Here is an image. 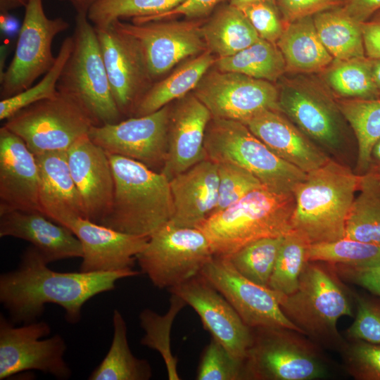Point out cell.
<instances>
[{
    "label": "cell",
    "mask_w": 380,
    "mask_h": 380,
    "mask_svg": "<svg viewBox=\"0 0 380 380\" xmlns=\"http://www.w3.org/2000/svg\"><path fill=\"white\" fill-rule=\"evenodd\" d=\"M196 379H245L244 360L232 356L220 343L212 338L203 352Z\"/></svg>",
    "instance_id": "7bdbcfd3"
},
{
    "label": "cell",
    "mask_w": 380,
    "mask_h": 380,
    "mask_svg": "<svg viewBox=\"0 0 380 380\" xmlns=\"http://www.w3.org/2000/svg\"><path fill=\"white\" fill-rule=\"evenodd\" d=\"M212 118L208 108L194 94L171 106L167 151L161 170L169 180L206 159L204 141Z\"/></svg>",
    "instance_id": "44dd1931"
},
{
    "label": "cell",
    "mask_w": 380,
    "mask_h": 380,
    "mask_svg": "<svg viewBox=\"0 0 380 380\" xmlns=\"http://www.w3.org/2000/svg\"><path fill=\"white\" fill-rule=\"evenodd\" d=\"M338 108L352 128L357 141L355 172L364 175L374 145L380 139V98L376 99H340Z\"/></svg>",
    "instance_id": "836d02e7"
},
{
    "label": "cell",
    "mask_w": 380,
    "mask_h": 380,
    "mask_svg": "<svg viewBox=\"0 0 380 380\" xmlns=\"http://www.w3.org/2000/svg\"><path fill=\"white\" fill-rule=\"evenodd\" d=\"M66 152L70 173L80 194L86 217L101 224L110 210L114 192L108 156L88 134L78 139Z\"/></svg>",
    "instance_id": "7402d4cb"
},
{
    "label": "cell",
    "mask_w": 380,
    "mask_h": 380,
    "mask_svg": "<svg viewBox=\"0 0 380 380\" xmlns=\"http://www.w3.org/2000/svg\"><path fill=\"white\" fill-rule=\"evenodd\" d=\"M168 291L194 310L212 338L234 357L245 360L253 342V329L201 274Z\"/></svg>",
    "instance_id": "ac0fdd59"
},
{
    "label": "cell",
    "mask_w": 380,
    "mask_h": 380,
    "mask_svg": "<svg viewBox=\"0 0 380 380\" xmlns=\"http://www.w3.org/2000/svg\"><path fill=\"white\" fill-rule=\"evenodd\" d=\"M327 84L346 99H376L380 94L374 82L370 59L367 57L334 60L324 70Z\"/></svg>",
    "instance_id": "d590c367"
},
{
    "label": "cell",
    "mask_w": 380,
    "mask_h": 380,
    "mask_svg": "<svg viewBox=\"0 0 380 380\" xmlns=\"http://www.w3.org/2000/svg\"><path fill=\"white\" fill-rule=\"evenodd\" d=\"M365 174L380 179V139L372 148L367 170Z\"/></svg>",
    "instance_id": "db71d44e"
},
{
    "label": "cell",
    "mask_w": 380,
    "mask_h": 380,
    "mask_svg": "<svg viewBox=\"0 0 380 380\" xmlns=\"http://www.w3.org/2000/svg\"><path fill=\"white\" fill-rule=\"evenodd\" d=\"M341 281L332 264L308 261L293 293H276L282 311L303 334L319 346L339 353L347 341L337 322L343 316L353 317L354 298Z\"/></svg>",
    "instance_id": "3957f363"
},
{
    "label": "cell",
    "mask_w": 380,
    "mask_h": 380,
    "mask_svg": "<svg viewBox=\"0 0 380 380\" xmlns=\"http://www.w3.org/2000/svg\"><path fill=\"white\" fill-rule=\"evenodd\" d=\"M284 237L259 239L224 257L243 277L268 287Z\"/></svg>",
    "instance_id": "74e56055"
},
{
    "label": "cell",
    "mask_w": 380,
    "mask_h": 380,
    "mask_svg": "<svg viewBox=\"0 0 380 380\" xmlns=\"http://www.w3.org/2000/svg\"><path fill=\"white\" fill-rule=\"evenodd\" d=\"M35 157L39 175L41 212L65 227L75 219L87 218L80 194L70 173L67 152H49Z\"/></svg>",
    "instance_id": "4316f807"
},
{
    "label": "cell",
    "mask_w": 380,
    "mask_h": 380,
    "mask_svg": "<svg viewBox=\"0 0 380 380\" xmlns=\"http://www.w3.org/2000/svg\"><path fill=\"white\" fill-rule=\"evenodd\" d=\"M80 241L83 255L80 271L113 272L132 269L148 238L117 231L80 217L67 226Z\"/></svg>",
    "instance_id": "603a6c76"
},
{
    "label": "cell",
    "mask_w": 380,
    "mask_h": 380,
    "mask_svg": "<svg viewBox=\"0 0 380 380\" xmlns=\"http://www.w3.org/2000/svg\"><path fill=\"white\" fill-rule=\"evenodd\" d=\"M308 261H319L356 268L380 266V244L343 238L310 244Z\"/></svg>",
    "instance_id": "f35d334b"
},
{
    "label": "cell",
    "mask_w": 380,
    "mask_h": 380,
    "mask_svg": "<svg viewBox=\"0 0 380 380\" xmlns=\"http://www.w3.org/2000/svg\"><path fill=\"white\" fill-rule=\"evenodd\" d=\"M294 206L293 193L262 186L197 228L209 239L214 255L227 256L257 239L286 235L291 231Z\"/></svg>",
    "instance_id": "5b68a950"
},
{
    "label": "cell",
    "mask_w": 380,
    "mask_h": 380,
    "mask_svg": "<svg viewBox=\"0 0 380 380\" xmlns=\"http://www.w3.org/2000/svg\"><path fill=\"white\" fill-rule=\"evenodd\" d=\"M218 184L217 165L208 159L172 178L174 213L170 222L181 227L197 228L215 208Z\"/></svg>",
    "instance_id": "484cf974"
},
{
    "label": "cell",
    "mask_w": 380,
    "mask_h": 380,
    "mask_svg": "<svg viewBox=\"0 0 380 380\" xmlns=\"http://www.w3.org/2000/svg\"><path fill=\"white\" fill-rule=\"evenodd\" d=\"M108 154V153H107ZM114 179L110 210L101 222L124 233L149 237L173 216L170 180L135 160L108 154Z\"/></svg>",
    "instance_id": "277c9868"
},
{
    "label": "cell",
    "mask_w": 380,
    "mask_h": 380,
    "mask_svg": "<svg viewBox=\"0 0 380 380\" xmlns=\"http://www.w3.org/2000/svg\"><path fill=\"white\" fill-rule=\"evenodd\" d=\"M310 243L291 230L284 236L268 288L281 295H290L298 288L300 275L308 262Z\"/></svg>",
    "instance_id": "ab89813d"
},
{
    "label": "cell",
    "mask_w": 380,
    "mask_h": 380,
    "mask_svg": "<svg viewBox=\"0 0 380 380\" xmlns=\"http://www.w3.org/2000/svg\"><path fill=\"white\" fill-rule=\"evenodd\" d=\"M95 27L111 91L123 114H131L153 82L133 39L110 25Z\"/></svg>",
    "instance_id": "d6986e66"
},
{
    "label": "cell",
    "mask_w": 380,
    "mask_h": 380,
    "mask_svg": "<svg viewBox=\"0 0 380 380\" xmlns=\"http://www.w3.org/2000/svg\"><path fill=\"white\" fill-rule=\"evenodd\" d=\"M213 256L210 241L201 229L169 222L149 236L136 260L155 286L170 289L198 275Z\"/></svg>",
    "instance_id": "9c48e42d"
},
{
    "label": "cell",
    "mask_w": 380,
    "mask_h": 380,
    "mask_svg": "<svg viewBox=\"0 0 380 380\" xmlns=\"http://www.w3.org/2000/svg\"><path fill=\"white\" fill-rule=\"evenodd\" d=\"M243 123L276 155L306 174L331 158L279 110H265Z\"/></svg>",
    "instance_id": "cb8c5ba5"
},
{
    "label": "cell",
    "mask_w": 380,
    "mask_h": 380,
    "mask_svg": "<svg viewBox=\"0 0 380 380\" xmlns=\"http://www.w3.org/2000/svg\"><path fill=\"white\" fill-rule=\"evenodd\" d=\"M111 25L135 42L153 81L183 60L207 50L201 25L195 20L127 23L118 20Z\"/></svg>",
    "instance_id": "4fadbf2b"
},
{
    "label": "cell",
    "mask_w": 380,
    "mask_h": 380,
    "mask_svg": "<svg viewBox=\"0 0 380 380\" xmlns=\"http://www.w3.org/2000/svg\"><path fill=\"white\" fill-rule=\"evenodd\" d=\"M28 0H0V11L1 14H6L9 11L25 7Z\"/></svg>",
    "instance_id": "9f6ffc18"
},
{
    "label": "cell",
    "mask_w": 380,
    "mask_h": 380,
    "mask_svg": "<svg viewBox=\"0 0 380 380\" xmlns=\"http://www.w3.org/2000/svg\"><path fill=\"white\" fill-rule=\"evenodd\" d=\"M366 57L380 58V10L361 23Z\"/></svg>",
    "instance_id": "816d5d0a"
},
{
    "label": "cell",
    "mask_w": 380,
    "mask_h": 380,
    "mask_svg": "<svg viewBox=\"0 0 380 380\" xmlns=\"http://www.w3.org/2000/svg\"><path fill=\"white\" fill-rule=\"evenodd\" d=\"M186 305L184 300L171 293L170 307L165 314L160 315L151 309H144L139 316L141 327L145 331L141 344L159 353L170 380L180 379L177 370L178 360L172 352L170 334L177 315Z\"/></svg>",
    "instance_id": "8d00e7d4"
},
{
    "label": "cell",
    "mask_w": 380,
    "mask_h": 380,
    "mask_svg": "<svg viewBox=\"0 0 380 380\" xmlns=\"http://www.w3.org/2000/svg\"><path fill=\"white\" fill-rule=\"evenodd\" d=\"M14 323L0 316V379L18 373L36 369L59 379L71 376V369L63 356L64 339L59 335L44 338L51 332L44 321L32 322L15 327Z\"/></svg>",
    "instance_id": "7c38bea8"
},
{
    "label": "cell",
    "mask_w": 380,
    "mask_h": 380,
    "mask_svg": "<svg viewBox=\"0 0 380 380\" xmlns=\"http://www.w3.org/2000/svg\"><path fill=\"white\" fill-rule=\"evenodd\" d=\"M39 181L35 155L20 137L3 125L0 128V214L12 210L41 212Z\"/></svg>",
    "instance_id": "ffe728a7"
},
{
    "label": "cell",
    "mask_w": 380,
    "mask_h": 380,
    "mask_svg": "<svg viewBox=\"0 0 380 380\" xmlns=\"http://www.w3.org/2000/svg\"><path fill=\"white\" fill-rule=\"evenodd\" d=\"M346 372L357 380H380V344L349 341L340 352Z\"/></svg>",
    "instance_id": "f6af8a7d"
},
{
    "label": "cell",
    "mask_w": 380,
    "mask_h": 380,
    "mask_svg": "<svg viewBox=\"0 0 380 380\" xmlns=\"http://www.w3.org/2000/svg\"><path fill=\"white\" fill-rule=\"evenodd\" d=\"M93 125L82 108L60 94L21 109L4 125L34 155L67 151L78 139L88 134Z\"/></svg>",
    "instance_id": "30bf717a"
},
{
    "label": "cell",
    "mask_w": 380,
    "mask_h": 380,
    "mask_svg": "<svg viewBox=\"0 0 380 380\" xmlns=\"http://www.w3.org/2000/svg\"><path fill=\"white\" fill-rule=\"evenodd\" d=\"M359 194L347 217L344 237L380 244V179L360 175Z\"/></svg>",
    "instance_id": "e575fe53"
},
{
    "label": "cell",
    "mask_w": 380,
    "mask_h": 380,
    "mask_svg": "<svg viewBox=\"0 0 380 380\" xmlns=\"http://www.w3.org/2000/svg\"><path fill=\"white\" fill-rule=\"evenodd\" d=\"M6 236L30 242L48 264L83 255L78 238L39 211L12 210L0 214V237Z\"/></svg>",
    "instance_id": "d4e9b609"
},
{
    "label": "cell",
    "mask_w": 380,
    "mask_h": 380,
    "mask_svg": "<svg viewBox=\"0 0 380 380\" xmlns=\"http://www.w3.org/2000/svg\"><path fill=\"white\" fill-rule=\"evenodd\" d=\"M63 1H68L74 7L77 13H86L87 14L90 8L94 5L99 0H60Z\"/></svg>",
    "instance_id": "11a10c76"
},
{
    "label": "cell",
    "mask_w": 380,
    "mask_h": 380,
    "mask_svg": "<svg viewBox=\"0 0 380 380\" xmlns=\"http://www.w3.org/2000/svg\"><path fill=\"white\" fill-rule=\"evenodd\" d=\"M20 29L14 56L1 76V99L18 94L29 87L53 65V39L69 27L62 18L46 16L42 0H28Z\"/></svg>",
    "instance_id": "8fae6325"
},
{
    "label": "cell",
    "mask_w": 380,
    "mask_h": 380,
    "mask_svg": "<svg viewBox=\"0 0 380 380\" xmlns=\"http://www.w3.org/2000/svg\"><path fill=\"white\" fill-rule=\"evenodd\" d=\"M200 274L226 298L250 328L281 327L302 333L282 311L276 292L243 277L227 258L214 255Z\"/></svg>",
    "instance_id": "e0dca14e"
},
{
    "label": "cell",
    "mask_w": 380,
    "mask_h": 380,
    "mask_svg": "<svg viewBox=\"0 0 380 380\" xmlns=\"http://www.w3.org/2000/svg\"><path fill=\"white\" fill-rule=\"evenodd\" d=\"M141 273L132 269L58 272L50 269L39 251L30 246L23 253L17 269L1 274L0 301L14 324L37 321L48 303L60 305L66 321L76 324L87 300L112 291L119 279Z\"/></svg>",
    "instance_id": "6da1fadb"
},
{
    "label": "cell",
    "mask_w": 380,
    "mask_h": 380,
    "mask_svg": "<svg viewBox=\"0 0 380 380\" xmlns=\"http://www.w3.org/2000/svg\"><path fill=\"white\" fill-rule=\"evenodd\" d=\"M238 8L247 18L260 38L277 44L286 25L277 2H258Z\"/></svg>",
    "instance_id": "7dc6e473"
},
{
    "label": "cell",
    "mask_w": 380,
    "mask_h": 380,
    "mask_svg": "<svg viewBox=\"0 0 380 380\" xmlns=\"http://www.w3.org/2000/svg\"><path fill=\"white\" fill-rule=\"evenodd\" d=\"M262 1H275L277 2V0H230L229 4L235 6L236 8H240L246 5H248L251 4L258 3V2H262Z\"/></svg>",
    "instance_id": "680465c9"
},
{
    "label": "cell",
    "mask_w": 380,
    "mask_h": 380,
    "mask_svg": "<svg viewBox=\"0 0 380 380\" xmlns=\"http://www.w3.org/2000/svg\"><path fill=\"white\" fill-rule=\"evenodd\" d=\"M185 0H99L87 13L96 27L106 28L127 18L151 17L166 13Z\"/></svg>",
    "instance_id": "60d3db41"
},
{
    "label": "cell",
    "mask_w": 380,
    "mask_h": 380,
    "mask_svg": "<svg viewBox=\"0 0 380 380\" xmlns=\"http://www.w3.org/2000/svg\"><path fill=\"white\" fill-rule=\"evenodd\" d=\"M72 36L65 38L61 46L53 65L39 82L18 94L1 100V120H6L21 109L34 103L55 98L58 95V80L63 68L72 52Z\"/></svg>",
    "instance_id": "b9f144b4"
},
{
    "label": "cell",
    "mask_w": 380,
    "mask_h": 380,
    "mask_svg": "<svg viewBox=\"0 0 380 380\" xmlns=\"http://www.w3.org/2000/svg\"><path fill=\"white\" fill-rule=\"evenodd\" d=\"M170 110L168 104L146 115L93 125L88 136L108 154L131 158L161 172L167 151Z\"/></svg>",
    "instance_id": "2e32d148"
},
{
    "label": "cell",
    "mask_w": 380,
    "mask_h": 380,
    "mask_svg": "<svg viewBox=\"0 0 380 380\" xmlns=\"http://www.w3.org/2000/svg\"><path fill=\"white\" fill-rule=\"evenodd\" d=\"M219 184L215 208L212 215L222 211L253 190L264 186L259 179L245 169L230 163H216Z\"/></svg>",
    "instance_id": "ee69618b"
},
{
    "label": "cell",
    "mask_w": 380,
    "mask_h": 380,
    "mask_svg": "<svg viewBox=\"0 0 380 380\" xmlns=\"http://www.w3.org/2000/svg\"><path fill=\"white\" fill-rule=\"evenodd\" d=\"M346 0H277L285 23L341 6Z\"/></svg>",
    "instance_id": "c3c4849f"
},
{
    "label": "cell",
    "mask_w": 380,
    "mask_h": 380,
    "mask_svg": "<svg viewBox=\"0 0 380 380\" xmlns=\"http://www.w3.org/2000/svg\"><path fill=\"white\" fill-rule=\"evenodd\" d=\"M356 313L345 334L349 341L380 344V296L354 293Z\"/></svg>",
    "instance_id": "bcb514c9"
},
{
    "label": "cell",
    "mask_w": 380,
    "mask_h": 380,
    "mask_svg": "<svg viewBox=\"0 0 380 380\" xmlns=\"http://www.w3.org/2000/svg\"><path fill=\"white\" fill-rule=\"evenodd\" d=\"M224 0H185L175 8L163 14L132 20L140 23L151 20H170L183 15L190 19L201 18L209 15Z\"/></svg>",
    "instance_id": "681fc988"
},
{
    "label": "cell",
    "mask_w": 380,
    "mask_h": 380,
    "mask_svg": "<svg viewBox=\"0 0 380 380\" xmlns=\"http://www.w3.org/2000/svg\"><path fill=\"white\" fill-rule=\"evenodd\" d=\"M278 107L299 129L330 156L347 151L343 119L337 103L321 90L297 81L279 90Z\"/></svg>",
    "instance_id": "5bb4252c"
},
{
    "label": "cell",
    "mask_w": 380,
    "mask_h": 380,
    "mask_svg": "<svg viewBox=\"0 0 380 380\" xmlns=\"http://www.w3.org/2000/svg\"><path fill=\"white\" fill-rule=\"evenodd\" d=\"M113 336L110 347L101 363L89 375V380H148L152 369L146 360L132 353L127 340V327L120 312L113 315Z\"/></svg>",
    "instance_id": "1f68e13d"
},
{
    "label": "cell",
    "mask_w": 380,
    "mask_h": 380,
    "mask_svg": "<svg viewBox=\"0 0 380 380\" xmlns=\"http://www.w3.org/2000/svg\"><path fill=\"white\" fill-rule=\"evenodd\" d=\"M369 59L372 78L380 94V58Z\"/></svg>",
    "instance_id": "6f0895ef"
},
{
    "label": "cell",
    "mask_w": 380,
    "mask_h": 380,
    "mask_svg": "<svg viewBox=\"0 0 380 380\" xmlns=\"http://www.w3.org/2000/svg\"><path fill=\"white\" fill-rule=\"evenodd\" d=\"M194 94L215 118L243 123L265 110H279V89L271 82L237 72L208 71Z\"/></svg>",
    "instance_id": "9a60e30c"
},
{
    "label": "cell",
    "mask_w": 380,
    "mask_h": 380,
    "mask_svg": "<svg viewBox=\"0 0 380 380\" xmlns=\"http://www.w3.org/2000/svg\"><path fill=\"white\" fill-rule=\"evenodd\" d=\"M277 45L284 58L286 70L291 72H318L334 61L317 34L312 16L286 23Z\"/></svg>",
    "instance_id": "83f0119b"
},
{
    "label": "cell",
    "mask_w": 380,
    "mask_h": 380,
    "mask_svg": "<svg viewBox=\"0 0 380 380\" xmlns=\"http://www.w3.org/2000/svg\"><path fill=\"white\" fill-rule=\"evenodd\" d=\"M215 65L222 72H237L271 82L286 71L284 58L277 44L262 38L234 55L217 58Z\"/></svg>",
    "instance_id": "d6a6232c"
},
{
    "label": "cell",
    "mask_w": 380,
    "mask_h": 380,
    "mask_svg": "<svg viewBox=\"0 0 380 380\" xmlns=\"http://www.w3.org/2000/svg\"><path fill=\"white\" fill-rule=\"evenodd\" d=\"M333 265L341 279L360 286L369 293L380 296V266L356 268L343 265Z\"/></svg>",
    "instance_id": "f907efd6"
},
{
    "label": "cell",
    "mask_w": 380,
    "mask_h": 380,
    "mask_svg": "<svg viewBox=\"0 0 380 380\" xmlns=\"http://www.w3.org/2000/svg\"><path fill=\"white\" fill-rule=\"evenodd\" d=\"M359 183L360 175L333 158L307 173L293 191L291 230L310 244L343 239Z\"/></svg>",
    "instance_id": "7a4b0ae2"
},
{
    "label": "cell",
    "mask_w": 380,
    "mask_h": 380,
    "mask_svg": "<svg viewBox=\"0 0 380 380\" xmlns=\"http://www.w3.org/2000/svg\"><path fill=\"white\" fill-rule=\"evenodd\" d=\"M317 34L334 60L365 57L361 23L351 18L342 6L312 15Z\"/></svg>",
    "instance_id": "4dcf8cb0"
},
{
    "label": "cell",
    "mask_w": 380,
    "mask_h": 380,
    "mask_svg": "<svg viewBox=\"0 0 380 380\" xmlns=\"http://www.w3.org/2000/svg\"><path fill=\"white\" fill-rule=\"evenodd\" d=\"M201 31L207 49L217 58L234 55L260 38L242 11L229 4L217 9Z\"/></svg>",
    "instance_id": "f546056e"
},
{
    "label": "cell",
    "mask_w": 380,
    "mask_h": 380,
    "mask_svg": "<svg viewBox=\"0 0 380 380\" xmlns=\"http://www.w3.org/2000/svg\"><path fill=\"white\" fill-rule=\"evenodd\" d=\"M342 8L354 20L363 23L380 10V0H346Z\"/></svg>",
    "instance_id": "f5cc1de1"
},
{
    "label": "cell",
    "mask_w": 380,
    "mask_h": 380,
    "mask_svg": "<svg viewBox=\"0 0 380 380\" xmlns=\"http://www.w3.org/2000/svg\"><path fill=\"white\" fill-rule=\"evenodd\" d=\"M73 47L57 83L58 93L82 108L94 125L121 120L95 27L86 13H77Z\"/></svg>",
    "instance_id": "8992f818"
},
{
    "label": "cell",
    "mask_w": 380,
    "mask_h": 380,
    "mask_svg": "<svg viewBox=\"0 0 380 380\" xmlns=\"http://www.w3.org/2000/svg\"><path fill=\"white\" fill-rule=\"evenodd\" d=\"M253 329L244 360L246 380H316L329 376L319 346L300 332L281 327Z\"/></svg>",
    "instance_id": "ba28073f"
},
{
    "label": "cell",
    "mask_w": 380,
    "mask_h": 380,
    "mask_svg": "<svg viewBox=\"0 0 380 380\" xmlns=\"http://www.w3.org/2000/svg\"><path fill=\"white\" fill-rule=\"evenodd\" d=\"M204 148L206 159L242 167L277 192L293 193L307 175L276 155L239 121L212 118Z\"/></svg>",
    "instance_id": "52a82bcc"
},
{
    "label": "cell",
    "mask_w": 380,
    "mask_h": 380,
    "mask_svg": "<svg viewBox=\"0 0 380 380\" xmlns=\"http://www.w3.org/2000/svg\"><path fill=\"white\" fill-rule=\"evenodd\" d=\"M216 59L215 56L207 49L185 62L167 77L154 82L136 106L133 117L156 112L172 101L189 94L215 65Z\"/></svg>",
    "instance_id": "f1b7e54d"
}]
</instances>
